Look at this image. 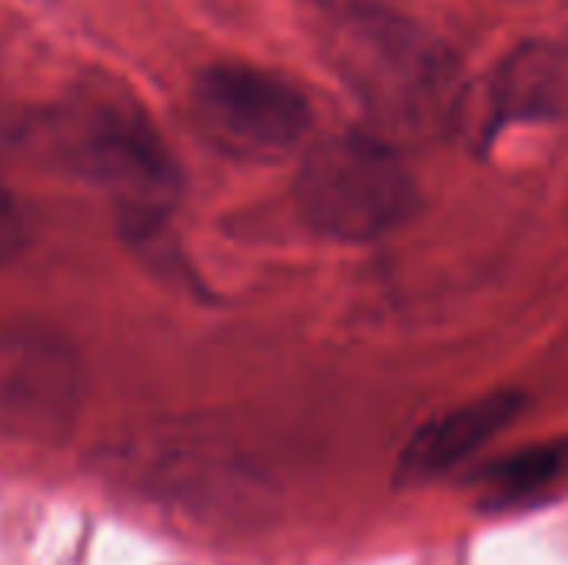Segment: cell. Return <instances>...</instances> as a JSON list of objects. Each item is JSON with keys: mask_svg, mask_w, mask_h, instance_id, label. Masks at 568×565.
<instances>
[{"mask_svg": "<svg viewBox=\"0 0 568 565\" xmlns=\"http://www.w3.org/2000/svg\"><path fill=\"white\" fill-rule=\"evenodd\" d=\"M23 243V223H20V210L13 203V196L0 186V260L13 256Z\"/></svg>", "mask_w": 568, "mask_h": 565, "instance_id": "obj_9", "label": "cell"}, {"mask_svg": "<svg viewBox=\"0 0 568 565\" xmlns=\"http://www.w3.org/2000/svg\"><path fill=\"white\" fill-rule=\"evenodd\" d=\"M526 403L529 400L519 390H493L443 416H433L403 446L399 463H396V483L416 486V483L446 476L463 460L479 453L489 440H496L509 423H516Z\"/></svg>", "mask_w": 568, "mask_h": 565, "instance_id": "obj_6", "label": "cell"}, {"mask_svg": "<svg viewBox=\"0 0 568 565\" xmlns=\"http://www.w3.org/2000/svg\"><path fill=\"white\" fill-rule=\"evenodd\" d=\"M293 196L316 233L343 243L389 236L419 203L406 160L379 133H339L313 143L300 163Z\"/></svg>", "mask_w": 568, "mask_h": 565, "instance_id": "obj_3", "label": "cell"}, {"mask_svg": "<svg viewBox=\"0 0 568 565\" xmlns=\"http://www.w3.org/2000/svg\"><path fill=\"white\" fill-rule=\"evenodd\" d=\"M562 476H568V436L523 446L516 453H506V456L486 463L476 473V483L486 490L479 509L483 513L516 509L523 500L546 493Z\"/></svg>", "mask_w": 568, "mask_h": 565, "instance_id": "obj_8", "label": "cell"}, {"mask_svg": "<svg viewBox=\"0 0 568 565\" xmlns=\"http://www.w3.org/2000/svg\"><path fill=\"white\" fill-rule=\"evenodd\" d=\"M343 3H379V0H343Z\"/></svg>", "mask_w": 568, "mask_h": 565, "instance_id": "obj_10", "label": "cell"}, {"mask_svg": "<svg viewBox=\"0 0 568 565\" xmlns=\"http://www.w3.org/2000/svg\"><path fill=\"white\" fill-rule=\"evenodd\" d=\"M90 373L80 350L40 323H0V436L67 443L87 406Z\"/></svg>", "mask_w": 568, "mask_h": 565, "instance_id": "obj_5", "label": "cell"}, {"mask_svg": "<svg viewBox=\"0 0 568 565\" xmlns=\"http://www.w3.org/2000/svg\"><path fill=\"white\" fill-rule=\"evenodd\" d=\"M339 63L386 140H429L463 107L453 53L386 3H343Z\"/></svg>", "mask_w": 568, "mask_h": 565, "instance_id": "obj_1", "label": "cell"}, {"mask_svg": "<svg viewBox=\"0 0 568 565\" xmlns=\"http://www.w3.org/2000/svg\"><path fill=\"white\" fill-rule=\"evenodd\" d=\"M57 140L73 170L110 200L133 236L156 233L180 206V167L130 93L106 83L80 90L60 110Z\"/></svg>", "mask_w": 568, "mask_h": 565, "instance_id": "obj_2", "label": "cell"}, {"mask_svg": "<svg viewBox=\"0 0 568 565\" xmlns=\"http://www.w3.org/2000/svg\"><path fill=\"white\" fill-rule=\"evenodd\" d=\"M489 120L526 123L568 117V47L566 43H523L513 50L489 80Z\"/></svg>", "mask_w": 568, "mask_h": 565, "instance_id": "obj_7", "label": "cell"}, {"mask_svg": "<svg viewBox=\"0 0 568 565\" xmlns=\"http://www.w3.org/2000/svg\"><path fill=\"white\" fill-rule=\"evenodd\" d=\"M200 137L233 160L273 163L303 147L313 110L303 90L253 63H213L190 90Z\"/></svg>", "mask_w": 568, "mask_h": 565, "instance_id": "obj_4", "label": "cell"}]
</instances>
